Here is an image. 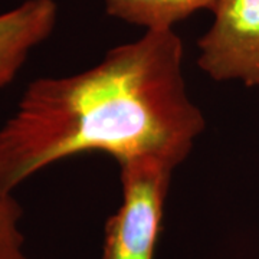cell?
<instances>
[{"mask_svg": "<svg viewBox=\"0 0 259 259\" xmlns=\"http://www.w3.org/2000/svg\"><path fill=\"white\" fill-rule=\"evenodd\" d=\"M56 22L55 0H25L0 13V88L15 81L30 52L52 35Z\"/></svg>", "mask_w": 259, "mask_h": 259, "instance_id": "cell-4", "label": "cell"}, {"mask_svg": "<svg viewBox=\"0 0 259 259\" xmlns=\"http://www.w3.org/2000/svg\"><path fill=\"white\" fill-rule=\"evenodd\" d=\"M197 64L214 81L259 87V0H216Z\"/></svg>", "mask_w": 259, "mask_h": 259, "instance_id": "cell-3", "label": "cell"}, {"mask_svg": "<svg viewBox=\"0 0 259 259\" xmlns=\"http://www.w3.org/2000/svg\"><path fill=\"white\" fill-rule=\"evenodd\" d=\"M107 13L147 30L173 26L200 9H212L216 0H104Z\"/></svg>", "mask_w": 259, "mask_h": 259, "instance_id": "cell-5", "label": "cell"}, {"mask_svg": "<svg viewBox=\"0 0 259 259\" xmlns=\"http://www.w3.org/2000/svg\"><path fill=\"white\" fill-rule=\"evenodd\" d=\"M204 125L186 88L182 39L173 29L147 30L87 71L29 83L0 127V189L13 193L45 167L97 151L118 164L177 167Z\"/></svg>", "mask_w": 259, "mask_h": 259, "instance_id": "cell-1", "label": "cell"}, {"mask_svg": "<svg viewBox=\"0 0 259 259\" xmlns=\"http://www.w3.org/2000/svg\"><path fill=\"white\" fill-rule=\"evenodd\" d=\"M23 209L13 193L0 189V259H30L20 231Z\"/></svg>", "mask_w": 259, "mask_h": 259, "instance_id": "cell-6", "label": "cell"}, {"mask_svg": "<svg viewBox=\"0 0 259 259\" xmlns=\"http://www.w3.org/2000/svg\"><path fill=\"white\" fill-rule=\"evenodd\" d=\"M120 166L122 202L105 223L102 259H153L176 167L156 158Z\"/></svg>", "mask_w": 259, "mask_h": 259, "instance_id": "cell-2", "label": "cell"}]
</instances>
